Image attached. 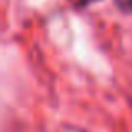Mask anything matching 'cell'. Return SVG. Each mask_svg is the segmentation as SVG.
<instances>
[{
	"instance_id": "1",
	"label": "cell",
	"mask_w": 132,
	"mask_h": 132,
	"mask_svg": "<svg viewBox=\"0 0 132 132\" xmlns=\"http://www.w3.org/2000/svg\"><path fill=\"white\" fill-rule=\"evenodd\" d=\"M116 5L119 7L122 12H127V13H132V0H114Z\"/></svg>"
},
{
	"instance_id": "2",
	"label": "cell",
	"mask_w": 132,
	"mask_h": 132,
	"mask_svg": "<svg viewBox=\"0 0 132 132\" xmlns=\"http://www.w3.org/2000/svg\"><path fill=\"white\" fill-rule=\"evenodd\" d=\"M69 2L74 7H77V9H84V7H89L90 3H95V2H99V0H69Z\"/></svg>"
}]
</instances>
